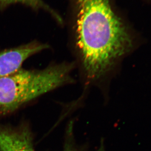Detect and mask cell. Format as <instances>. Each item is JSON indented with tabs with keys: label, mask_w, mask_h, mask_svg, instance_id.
Here are the masks:
<instances>
[{
	"label": "cell",
	"mask_w": 151,
	"mask_h": 151,
	"mask_svg": "<svg viewBox=\"0 0 151 151\" xmlns=\"http://www.w3.org/2000/svg\"><path fill=\"white\" fill-rule=\"evenodd\" d=\"M74 64L63 63L40 70H19L0 78V114L12 113L49 92L74 81Z\"/></svg>",
	"instance_id": "obj_2"
},
{
	"label": "cell",
	"mask_w": 151,
	"mask_h": 151,
	"mask_svg": "<svg viewBox=\"0 0 151 151\" xmlns=\"http://www.w3.org/2000/svg\"><path fill=\"white\" fill-rule=\"evenodd\" d=\"M0 3L4 4H10L13 3H22L35 9H45L52 12L51 9H50L42 0H0Z\"/></svg>",
	"instance_id": "obj_5"
},
{
	"label": "cell",
	"mask_w": 151,
	"mask_h": 151,
	"mask_svg": "<svg viewBox=\"0 0 151 151\" xmlns=\"http://www.w3.org/2000/svg\"><path fill=\"white\" fill-rule=\"evenodd\" d=\"M66 131V138L63 151H78L73 139V123L71 122L68 125Z\"/></svg>",
	"instance_id": "obj_6"
},
{
	"label": "cell",
	"mask_w": 151,
	"mask_h": 151,
	"mask_svg": "<svg viewBox=\"0 0 151 151\" xmlns=\"http://www.w3.org/2000/svg\"><path fill=\"white\" fill-rule=\"evenodd\" d=\"M0 151H37L28 125L16 129H0Z\"/></svg>",
	"instance_id": "obj_4"
},
{
	"label": "cell",
	"mask_w": 151,
	"mask_h": 151,
	"mask_svg": "<svg viewBox=\"0 0 151 151\" xmlns=\"http://www.w3.org/2000/svg\"><path fill=\"white\" fill-rule=\"evenodd\" d=\"M77 45L86 78L96 81L129 52L132 41L109 0H77Z\"/></svg>",
	"instance_id": "obj_1"
},
{
	"label": "cell",
	"mask_w": 151,
	"mask_h": 151,
	"mask_svg": "<svg viewBox=\"0 0 151 151\" xmlns=\"http://www.w3.org/2000/svg\"><path fill=\"white\" fill-rule=\"evenodd\" d=\"M97 151H105V148H104V144L103 143H101L100 146Z\"/></svg>",
	"instance_id": "obj_7"
},
{
	"label": "cell",
	"mask_w": 151,
	"mask_h": 151,
	"mask_svg": "<svg viewBox=\"0 0 151 151\" xmlns=\"http://www.w3.org/2000/svg\"><path fill=\"white\" fill-rule=\"evenodd\" d=\"M48 47L46 44L32 42L0 52V78L19 70L26 60Z\"/></svg>",
	"instance_id": "obj_3"
}]
</instances>
